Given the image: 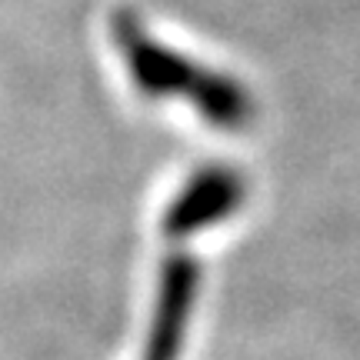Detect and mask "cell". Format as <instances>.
I'll return each mask as SVG.
<instances>
[{
  "label": "cell",
  "instance_id": "obj_1",
  "mask_svg": "<svg viewBox=\"0 0 360 360\" xmlns=\"http://www.w3.org/2000/svg\"><path fill=\"white\" fill-rule=\"evenodd\" d=\"M233 200H237L233 180L224 177L220 170H214V177L193 180L191 191L184 193L180 204L170 210V231H197V224H207V220L220 217L224 210H231Z\"/></svg>",
  "mask_w": 360,
  "mask_h": 360
}]
</instances>
